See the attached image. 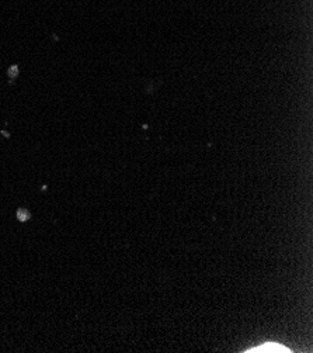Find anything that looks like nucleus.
<instances>
[{
    "label": "nucleus",
    "mask_w": 313,
    "mask_h": 353,
    "mask_svg": "<svg viewBox=\"0 0 313 353\" xmlns=\"http://www.w3.org/2000/svg\"><path fill=\"white\" fill-rule=\"evenodd\" d=\"M247 352H289V351L284 346H281V345L266 344L263 346H259V348H254L251 351H247Z\"/></svg>",
    "instance_id": "obj_1"
},
{
    "label": "nucleus",
    "mask_w": 313,
    "mask_h": 353,
    "mask_svg": "<svg viewBox=\"0 0 313 353\" xmlns=\"http://www.w3.org/2000/svg\"><path fill=\"white\" fill-rule=\"evenodd\" d=\"M17 218L20 221H27L28 218H30V213H28L27 210L20 209L17 211Z\"/></svg>",
    "instance_id": "obj_2"
}]
</instances>
